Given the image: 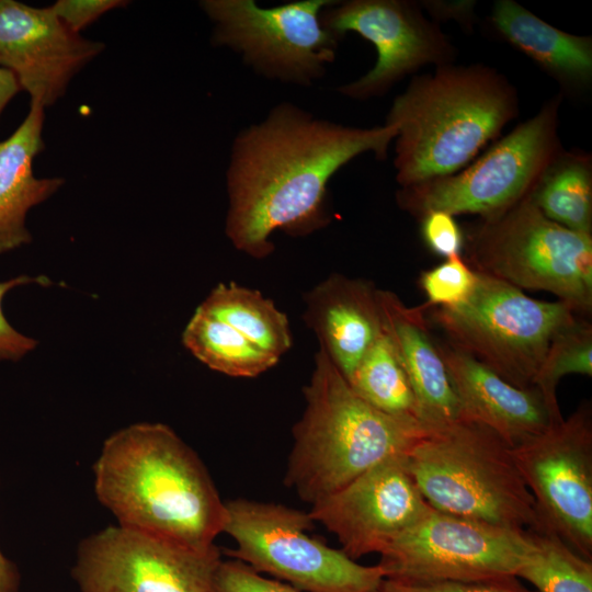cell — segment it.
I'll use <instances>...</instances> for the list:
<instances>
[{
    "label": "cell",
    "mask_w": 592,
    "mask_h": 592,
    "mask_svg": "<svg viewBox=\"0 0 592 592\" xmlns=\"http://www.w3.org/2000/svg\"><path fill=\"white\" fill-rule=\"evenodd\" d=\"M396 136L386 124L344 126L292 103L276 105L235 137L226 173V236L237 250L263 259L274 251L276 230L300 236L323 227L331 178L362 153L384 160Z\"/></svg>",
    "instance_id": "6da1fadb"
},
{
    "label": "cell",
    "mask_w": 592,
    "mask_h": 592,
    "mask_svg": "<svg viewBox=\"0 0 592 592\" xmlns=\"http://www.w3.org/2000/svg\"><path fill=\"white\" fill-rule=\"evenodd\" d=\"M93 487L122 527L198 549L224 533L226 502L196 453L166 424L135 423L109 436Z\"/></svg>",
    "instance_id": "7a4b0ae2"
},
{
    "label": "cell",
    "mask_w": 592,
    "mask_h": 592,
    "mask_svg": "<svg viewBox=\"0 0 592 592\" xmlns=\"http://www.w3.org/2000/svg\"><path fill=\"white\" fill-rule=\"evenodd\" d=\"M519 112L515 87L490 66L453 62L413 76L385 122L397 129V183L407 187L462 170Z\"/></svg>",
    "instance_id": "3957f363"
},
{
    "label": "cell",
    "mask_w": 592,
    "mask_h": 592,
    "mask_svg": "<svg viewBox=\"0 0 592 592\" xmlns=\"http://www.w3.org/2000/svg\"><path fill=\"white\" fill-rule=\"evenodd\" d=\"M304 396L284 481L311 505L384 459L408 454L432 430L418 419L391 415L366 402L322 349Z\"/></svg>",
    "instance_id": "277c9868"
},
{
    "label": "cell",
    "mask_w": 592,
    "mask_h": 592,
    "mask_svg": "<svg viewBox=\"0 0 592 592\" xmlns=\"http://www.w3.org/2000/svg\"><path fill=\"white\" fill-rule=\"evenodd\" d=\"M407 459L418 489L434 510L539 532L534 500L512 447L490 429L466 420L432 429Z\"/></svg>",
    "instance_id": "5b68a950"
},
{
    "label": "cell",
    "mask_w": 592,
    "mask_h": 592,
    "mask_svg": "<svg viewBox=\"0 0 592 592\" xmlns=\"http://www.w3.org/2000/svg\"><path fill=\"white\" fill-rule=\"evenodd\" d=\"M466 262L519 289L554 294L578 316L592 312V236L548 219L530 196L464 237Z\"/></svg>",
    "instance_id": "8992f818"
},
{
    "label": "cell",
    "mask_w": 592,
    "mask_h": 592,
    "mask_svg": "<svg viewBox=\"0 0 592 592\" xmlns=\"http://www.w3.org/2000/svg\"><path fill=\"white\" fill-rule=\"evenodd\" d=\"M426 315L446 342L522 389L534 387L554 335L578 316L560 300L534 299L480 272L464 303Z\"/></svg>",
    "instance_id": "52a82bcc"
},
{
    "label": "cell",
    "mask_w": 592,
    "mask_h": 592,
    "mask_svg": "<svg viewBox=\"0 0 592 592\" xmlns=\"http://www.w3.org/2000/svg\"><path fill=\"white\" fill-rule=\"evenodd\" d=\"M562 95L556 94L527 121L497 140L462 170L396 193L398 206L420 219L432 210L491 218L530 196L562 150L558 135Z\"/></svg>",
    "instance_id": "ba28073f"
},
{
    "label": "cell",
    "mask_w": 592,
    "mask_h": 592,
    "mask_svg": "<svg viewBox=\"0 0 592 592\" xmlns=\"http://www.w3.org/2000/svg\"><path fill=\"white\" fill-rule=\"evenodd\" d=\"M224 533L236 542L226 551L258 572L304 592H380L378 565L364 566L308 534L309 513L282 504L237 499L226 502Z\"/></svg>",
    "instance_id": "9c48e42d"
},
{
    "label": "cell",
    "mask_w": 592,
    "mask_h": 592,
    "mask_svg": "<svg viewBox=\"0 0 592 592\" xmlns=\"http://www.w3.org/2000/svg\"><path fill=\"white\" fill-rule=\"evenodd\" d=\"M333 0H301L261 8L254 0H203L214 22L212 42L239 54L257 73L303 87L326 72L339 41L320 22Z\"/></svg>",
    "instance_id": "30bf717a"
},
{
    "label": "cell",
    "mask_w": 592,
    "mask_h": 592,
    "mask_svg": "<svg viewBox=\"0 0 592 592\" xmlns=\"http://www.w3.org/2000/svg\"><path fill=\"white\" fill-rule=\"evenodd\" d=\"M533 532L498 526L433 508L380 555L385 579L402 582L478 581L516 573Z\"/></svg>",
    "instance_id": "8fae6325"
},
{
    "label": "cell",
    "mask_w": 592,
    "mask_h": 592,
    "mask_svg": "<svg viewBox=\"0 0 592 592\" xmlns=\"http://www.w3.org/2000/svg\"><path fill=\"white\" fill-rule=\"evenodd\" d=\"M534 500L539 532L558 536L592 560V407L582 402L568 418L512 447Z\"/></svg>",
    "instance_id": "7c38bea8"
},
{
    "label": "cell",
    "mask_w": 592,
    "mask_h": 592,
    "mask_svg": "<svg viewBox=\"0 0 592 592\" xmlns=\"http://www.w3.org/2000/svg\"><path fill=\"white\" fill-rule=\"evenodd\" d=\"M216 545L198 549L111 525L78 546L71 577L80 592H216Z\"/></svg>",
    "instance_id": "4fadbf2b"
},
{
    "label": "cell",
    "mask_w": 592,
    "mask_h": 592,
    "mask_svg": "<svg viewBox=\"0 0 592 592\" xmlns=\"http://www.w3.org/2000/svg\"><path fill=\"white\" fill-rule=\"evenodd\" d=\"M320 22L338 39L354 32L376 49L374 67L357 80L338 88L340 94L354 100L382 96L423 66L439 67L456 59V48L447 35L414 1H337L321 11Z\"/></svg>",
    "instance_id": "5bb4252c"
},
{
    "label": "cell",
    "mask_w": 592,
    "mask_h": 592,
    "mask_svg": "<svg viewBox=\"0 0 592 592\" xmlns=\"http://www.w3.org/2000/svg\"><path fill=\"white\" fill-rule=\"evenodd\" d=\"M432 506L418 489L407 454L390 456L314 503V522L333 533L350 558L380 554Z\"/></svg>",
    "instance_id": "9a60e30c"
},
{
    "label": "cell",
    "mask_w": 592,
    "mask_h": 592,
    "mask_svg": "<svg viewBox=\"0 0 592 592\" xmlns=\"http://www.w3.org/2000/svg\"><path fill=\"white\" fill-rule=\"evenodd\" d=\"M103 49L101 42L70 31L50 7L0 0V67L44 109L62 96L72 77Z\"/></svg>",
    "instance_id": "2e32d148"
},
{
    "label": "cell",
    "mask_w": 592,
    "mask_h": 592,
    "mask_svg": "<svg viewBox=\"0 0 592 592\" xmlns=\"http://www.w3.org/2000/svg\"><path fill=\"white\" fill-rule=\"evenodd\" d=\"M436 344L459 403L460 420L481 424L515 447L563 419L553 413L536 387H515L445 340L436 338Z\"/></svg>",
    "instance_id": "e0dca14e"
},
{
    "label": "cell",
    "mask_w": 592,
    "mask_h": 592,
    "mask_svg": "<svg viewBox=\"0 0 592 592\" xmlns=\"http://www.w3.org/2000/svg\"><path fill=\"white\" fill-rule=\"evenodd\" d=\"M305 301V322L348 380L383 331L378 289L368 281L333 274Z\"/></svg>",
    "instance_id": "ac0fdd59"
},
{
    "label": "cell",
    "mask_w": 592,
    "mask_h": 592,
    "mask_svg": "<svg viewBox=\"0 0 592 592\" xmlns=\"http://www.w3.org/2000/svg\"><path fill=\"white\" fill-rule=\"evenodd\" d=\"M378 300L384 330L409 378L420 420L431 429L459 421V403L430 329L429 306L409 307L383 289H378Z\"/></svg>",
    "instance_id": "d6986e66"
},
{
    "label": "cell",
    "mask_w": 592,
    "mask_h": 592,
    "mask_svg": "<svg viewBox=\"0 0 592 592\" xmlns=\"http://www.w3.org/2000/svg\"><path fill=\"white\" fill-rule=\"evenodd\" d=\"M44 107L31 102L23 122L0 141V253L32 241L25 225L29 210L65 182L61 178H36L33 172V161L44 149Z\"/></svg>",
    "instance_id": "ffe728a7"
},
{
    "label": "cell",
    "mask_w": 592,
    "mask_h": 592,
    "mask_svg": "<svg viewBox=\"0 0 592 592\" xmlns=\"http://www.w3.org/2000/svg\"><path fill=\"white\" fill-rule=\"evenodd\" d=\"M490 22L500 38L531 58L563 91H588L592 83L590 36L559 30L513 0H497Z\"/></svg>",
    "instance_id": "44dd1931"
},
{
    "label": "cell",
    "mask_w": 592,
    "mask_h": 592,
    "mask_svg": "<svg viewBox=\"0 0 592 592\" xmlns=\"http://www.w3.org/2000/svg\"><path fill=\"white\" fill-rule=\"evenodd\" d=\"M534 205L554 223L592 236V158L561 150L530 194Z\"/></svg>",
    "instance_id": "7402d4cb"
},
{
    "label": "cell",
    "mask_w": 592,
    "mask_h": 592,
    "mask_svg": "<svg viewBox=\"0 0 592 592\" xmlns=\"http://www.w3.org/2000/svg\"><path fill=\"white\" fill-rule=\"evenodd\" d=\"M200 307L277 357L292 346L287 316L255 289L232 282L220 283Z\"/></svg>",
    "instance_id": "603a6c76"
},
{
    "label": "cell",
    "mask_w": 592,
    "mask_h": 592,
    "mask_svg": "<svg viewBox=\"0 0 592 592\" xmlns=\"http://www.w3.org/2000/svg\"><path fill=\"white\" fill-rule=\"evenodd\" d=\"M182 342L206 366L232 377H255L280 361L200 306L182 333Z\"/></svg>",
    "instance_id": "cb8c5ba5"
},
{
    "label": "cell",
    "mask_w": 592,
    "mask_h": 592,
    "mask_svg": "<svg viewBox=\"0 0 592 592\" xmlns=\"http://www.w3.org/2000/svg\"><path fill=\"white\" fill-rule=\"evenodd\" d=\"M348 383L376 409L421 421L413 389L384 327Z\"/></svg>",
    "instance_id": "d4e9b609"
},
{
    "label": "cell",
    "mask_w": 592,
    "mask_h": 592,
    "mask_svg": "<svg viewBox=\"0 0 592 592\" xmlns=\"http://www.w3.org/2000/svg\"><path fill=\"white\" fill-rule=\"evenodd\" d=\"M516 577L537 592H592V560L551 533L533 532V547Z\"/></svg>",
    "instance_id": "484cf974"
},
{
    "label": "cell",
    "mask_w": 592,
    "mask_h": 592,
    "mask_svg": "<svg viewBox=\"0 0 592 592\" xmlns=\"http://www.w3.org/2000/svg\"><path fill=\"white\" fill-rule=\"evenodd\" d=\"M569 374L592 375V325L581 316L554 335L534 380V387L557 417H562L556 396L557 385Z\"/></svg>",
    "instance_id": "4316f807"
},
{
    "label": "cell",
    "mask_w": 592,
    "mask_h": 592,
    "mask_svg": "<svg viewBox=\"0 0 592 592\" xmlns=\"http://www.w3.org/2000/svg\"><path fill=\"white\" fill-rule=\"evenodd\" d=\"M419 283L429 307L449 308L464 303L470 296L477 283V272L460 254H456L423 271Z\"/></svg>",
    "instance_id": "83f0119b"
},
{
    "label": "cell",
    "mask_w": 592,
    "mask_h": 592,
    "mask_svg": "<svg viewBox=\"0 0 592 592\" xmlns=\"http://www.w3.org/2000/svg\"><path fill=\"white\" fill-rule=\"evenodd\" d=\"M380 592H537L525 588L517 577L478 581L402 582L385 579Z\"/></svg>",
    "instance_id": "f1b7e54d"
},
{
    "label": "cell",
    "mask_w": 592,
    "mask_h": 592,
    "mask_svg": "<svg viewBox=\"0 0 592 592\" xmlns=\"http://www.w3.org/2000/svg\"><path fill=\"white\" fill-rule=\"evenodd\" d=\"M216 592H304L260 572L239 560L221 561L216 577Z\"/></svg>",
    "instance_id": "f546056e"
},
{
    "label": "cell",
    "mask_w": 592,
    "mask_h": 592,
    "mask_svg": "<svg viewBox=\"0 0 592 592\" xmlns=\"http://www.w3.org/2000/svg\"><path fill=\"white\" fill-rule=\"evenodd\" d=\"M419 220L422 239L432 252L446 259L460 254L464 234L455 216L443 210H432Z\"/></svg>",
    "instance_id": "4dcf8cb0"
},
{
    "label": "cell",
    "mask_w": 592,
    "mask_h": 592,
    "mask_svg": "<svg viewBox=\"0 0 592 592\" xmlns=\"http://www.w3.org/2000/svg\"><path fill=\"white\" fill-rule=\"evenodd\" d=\"M30 283L47 285L50 281L45 276L20 275L0 282V361H18L37 345L36 340L24 335L10 325L2 309V300L9 291Z\"/></svg>",
    "instance_id": "1f68e13d"
},
{
    "label": "cell",
    "mask_w": 592,
    "mask_h": 592,
    "mask_svg": "<svg viewBox=\"0 0 592 592\" xmlns=\"http://www.w3.org/2000/svg\"><path fill=\"white\" fill-rule=\"evenodd\" d=\"M127 3L123 0H58L50 8L70 31L79 34L105 12Z\"/></svg>",
    "instance_id": "d6a6232c"
},
{
    "label": "cell",
    "mask_w": 592,
    "mask_h": 592,
    "mask_svg": "<svg viewBox=\"0 0 592 592\" xmlns=\"http://www.w3.org/2000/svg\"><path fill=\"white\" fill-rule=\"evenodd\" d=\"M419 3L421 8L429 12L436 23L440 21L453 20L464 30L470 31L473 29L476 8V2L473 0H425L420 1Z\"/></svg>",
    "instance_id": "836d02e7"
},
{
    "label": "cell",
    "mask_w": 592,
    "mask_h": 592,
    "mask_svg": "<svg viewBox=\"0 0 592 592\" xmlns=\"http://www.w3.org/2000/svg\"><path fill=\"white\" fill-rule=\"evenodd\" d=\"M20 582L16 566L0 550V592H19Z\"/></svg>",
    "instance_id": "e575fe53"
},
{
    "label": "cell",
    "mask_w": 592,
    "mask_h": 592,
    "mask_svg": "<svg viewBox=\"0 0 592 592\" xmlns=\"http://www.w3.org/2000/svg\"><path fill=\"white\" fill-rule=\"evenodd\" d=\"M21 90L16 77L0 67V115L10 100Z\"/></svg>",
    "instance_id": "d590c367"
}]
</instances>
